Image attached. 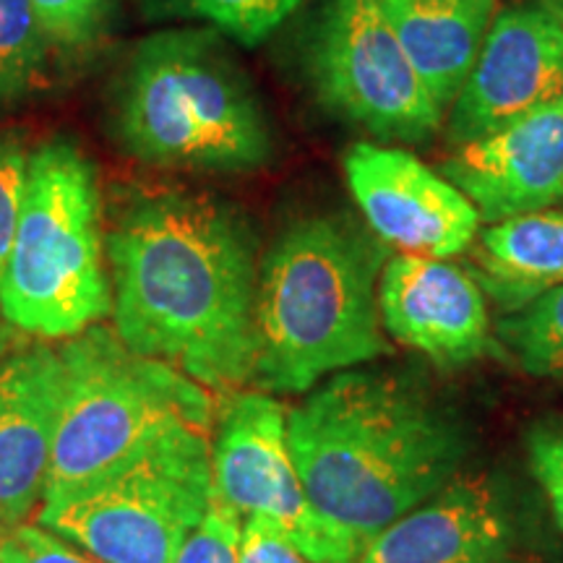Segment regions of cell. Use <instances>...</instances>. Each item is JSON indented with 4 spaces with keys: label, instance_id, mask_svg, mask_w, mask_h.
Listing matches in <instances>:
<instances>
[{
    "label": "cell",
    "instance_id": "3",
    "mask_svg": "<svg viewBox=\"0 0 563 563\" xmlns=\"http://www.w3.org/2000/svg\"><path fill=\"white\" fill-rule=\"evenodd\" d=\"M384 243L342 214L292 222L258 266L251 382L306 394L329 373L389 355L378 282Z\"/></svg>",
    "mask_w": 563,
    "mask_h": 563
},
{
    "label": "cell",
    "instance_id": "9",
    "mask_svg": "<svg viewBox=\"0 0 563 563\" xmlns=\"http://www.w3.org/2000/svg\"><path fill=\"white\" fill-rule=\"evenodd\" d=\"M214 496L241 519L277 525L311 563H357L363 545L316 511L287 443V410L269 394H238L211 441Z\"/></svg>",
    "mask_w": 563,
    "mask_h": 563
},
{
    "label": "cell",
    "instance_id": "8",
    "mask_svg": "<svg viewBox=\"0 0 563 563\" xmlns=\"http://www.w3.org/2000/svg\"><path fill=\"white\" fill-rule=\"evenodd\" d=\"M302 60L323 108L371 136L420 144L441 129L446 112L373 0H319Z\"/></svg>",
    "mask_w": 563,
    "mask_h": 563
},
{
    "label": "cell",
    "instance_id": "11",
    "mask_svg": "<svg viewBox=\"0 0 563 563\" xmlns=\"http://www.w3.org/2000/svg\"><path fill=\"white\" fill-rule=\"evenodd\" d=\"M344 178L384 245L428 258L460 256L473 245L481 228L475 203L407 150L355 144L344 154Z\"/></svg>",
    "mask_w": 563,
    "mask_h": 563
},
{
    "label": "cell",
    "instance_id": "13",
    "mask_svg": "<svg viewBox=\"0 0 563 563\" xmlns=\"http://www.w3.org/2000/svg\"><path fill=\"white\" fill-rule=\"evenodd\" d=\"M382 323L394 340L439 365L473 363L488 350L490 316L483 287L446 258L399 253L378 282Z\"/></svg>",
    "mask_w": 563,
    "mask_h": 563
},
{
    "label": "cell",
    "instance_id": "14",
    "mask_svg": "<svg viewBox=\"0 0 563 563\" xmlns=\"http://www.w3.org/2000/svg\"><path fill=\"white\" fill-rule=\"evenodd\" d=\"M441 175L485 222L545 211L563 201V97L490 136L454 146Z\"/></svg>",
    "mask_w": 563,
    "mask_h": 563
},
{
    "label": "cell",
    "instance_id": "22",
    "mask_svg": "<svg viewBox=\"0 0 563 563\" xmlns=\"http://www.w3.org/2000/svg\"><path fill=\"white\" fill-rule=\"evenodd\" d=\"M241 530L243 519L214 496L173 563H241Z\"/></svg>",
    "mask_w": 563,
    "mask_h": 563
},
{
    "label": "cell",
    "instance_id": "16",
    "mask_svg": "<svg viewBox=\"0 0 563 563\" xmlns=\"http://www.w3.org/2000/svg\"><path fill=\"white\" fill-rule=\"evenodd\" d=\"M443 112L467 81L498 0H373Z\"/></svg>",
    "mask_w": 563,
    "mask_h": 563
},
{
    "label": "cell",
    "instance_id": "21",
    "mask_svg": "<svg viewBox=\"0 0 563 563\" xmlns=\"http://www.w3.org/2000/svg\"><path fill=\"white\" fill-rule=\"evenodd\" d=\"M51 47L79 55L108 32L115 0H32Z\"/></svg>",
    "mask_w": 563,
    "mask_h": 563
},
{
    "label": "cell",
    "instance_id": "12",
    "mask_svg": "<svg viewBox=\"0 0 563 563\" xmlns=\"http://www.w3.org/2000/svg\"><path fill=\"white\" fill-rule=\"evenodd\" d=\"M527 519L501 477L456 475L378 532L357 563H522Z\"/></svg>",
    "mask_w": 563,
    "mask_h": 563
},
{
    "label": "cell",
    "instance_id": "20",
    "mask_svg": "<svg viewBox=\"0 0 563 563\" xmlns=\"http://www.w3.org/2000/svg\"><path fill=\"white\" fill-rule=\"evenodd\" d=\"M173 9L209 21L214 30L251 47L269 37L300 0H165Z\"/></svg>",
    "mask_w": 563,
    "mask_h": 563
},
{
    "label": "cell",
    "instance_id": "10",
    "mask_svg": "<svg viewBox=\"0 0 563 563\" xmlns=\"http://www.w3.org/2000/svg\"><path fill=\"white\" fill-rule=\"evenodd\" d=\"M561 97L563 0L504 5L449 108V144L462 146L490 136Z\"/></svg>",
    "mask_w": 563,
    "mask_h": 563
},
{
    "label": "cell",
    "instance_id": "24",
    "mask_svg": "<svg viewBox=\"0 0 563 563\" xmlns=\"http://www.w3.org/2000/svg\"><path fill=\"white\" fill-rule=\"evenodd\" d=\"M527 460L563 530V418H543L527 431Z\"/></svg>",
    "mask_w": 563,
    "mask_h": 563
},
{
    "label": "cell",
    "instance_id": "26",
    "mask_svg": "<svg viewBox=\"0 0 563 563\" xmlns=\"http://www.w3.org/2000/svg\"><path fill=\"white\" fill-rule=\"evenodd\" d=\"M241 563H311L298 551V545L262 517L243 519L241 530Z\"/></svg>",
    "mask_w": 563,
    "mask_h": 563
},
{
    "label": "cell",
    "instance_id": "27",
    "mask_svg": "<svg viewBox=\"0 0 563 563\" xmlns=\"http://www.w3.org/2000/svg\"><path fill=\"white\" fill-rule=\"evenodd\" d=\"M13 344H16V329H13L11 323L5 321V316L0 313V361L13 350Z\"/></svg>",
    "mask_w": 563,
    "mask_h": 563
},
{
    "label": "cell",
    "instance_id": "18",
    "mask_svg": "<svg viewBox=\"0 0 563 563\" xmlns=\"http://www.w3.org/2000/svg\"><path fill=\"white\" fill-rule=\"evenodd\" d=\"M51 51L32 0H0V115L37 95Z\"/></svg>",
    "mask_w": 563,
    "mask_h": 563
},
{
    "label": "cell",
    "instance_id": "6",
    "mask_svg": "<svg viewBox=\"0 0 563 563\" xmlns=\"http://www.w3.org/2000/svg\"><path fill=\"white\" fill-rule=\"evenodd\" d=\"M58 355L63 397L45 501L110 473L165 433L211 428L207 386L133 352L115 329L97 323Z\"/></svg>",
    "mask_w": 563,
    "mask_h": 563
},
{
    "label": "cell",
    "instance_id": "4",
    "mask_svg": "<svg viewBox=\"0 0 563 563\" xmlns=\"http://www.w3.org/2000/svg\"><path fill=\"white\" fill-rule=\"evenodd\" d=\"M112 123L131 157L165 170L245 173L272 154L262 104L214 32L170 30L141 42Z\"/></svg>",
    "mask_w": 563,
    "mask_h": 563
},
{
    "label": "cell",
    "instance_id": "1",
    "mask_svg": "<svg viewBox=\"0 0 563 563\" xmlns=\"http://www.w3.org/2000/svg\"><path fill=\"white\" fill-rule=\"evenodd\" d=\"M115 334L207 389L253 376L256 241L228 203L188 191L141 194L104 238Z\"/></svg>",
    "mask_w": 563,
    "mask_h": 563
},
{
    "label": "cell",
    "instance_id": "15",
    "mask_svg": "<svg viewBox=\"0 0 563 563\" xmlns=\"http://www.w3.org/2000/svg\"><path fill=\"white\" fill-rule=\"evenodd\" d=\"M63 397L58 350L32 344L0 361V532L45 501Z\"/></svg>",
    "mask_w": 563,
    "mask_h": 563
},
{
    "label": "cell",
    "instance_id": "17",
    "mask_svg": "<svg viewBox=\"0 0 563 563\" xmlns=\"http://www.w3.org/2000/svg\"><path fill=\"white\" fill-rule=\"evenodd\" d=\"M473 277L506 313L563 287V211H532L483 230Z\"/></svg>",
    "mask_w": 563,
    "mask_h": 563
},
{
    "label": "cell",
    "instance_id": "5",
    "mask_svg": "<svg viewBox=\"0 0 563 563\" xmlns=\"http://www.w3.org/2000/svg\"><path fill=\"white\" fill-rule=\"evenodd\" d=\"M100 211L97 167L74 141L34 146L0 277V313L16 332L70 340L112 313Z\"/></svg>",
    "mask_w": 563,
    "mask_h": 563
},
{
    "label": "cell",
    "instance_id": "7",
    "mask_svg": "<svg viewBox=\"0 0 563 563\" xmlns=\"http://www.w3.org/2000/svg\"><path fill=\"white\" fill-rule=\"evenodd\" d=\"M214 501L207 428H178L45 501L37 522L102 563H173Z\"/></svg>",
    "mask_w": 563,
    "mask_h": 563
},
{
    "label": "cell",
    "instance_id": "2",
    "mask_svg": "<svg viewBox=\"0 0 563 563\" xmlns=\"http://www.w3.org/2000/svg\"><path fill=\"white\" fill-rule=\"evenodd\" d=\"M287 443L316 511L363 548L460 475L470 433L418 378L350 368L287 412Z\"/></svg>",
    "mask_w": 563,
    "mask_h": 563
},
{
    "label": "cell",
    "instance_id": "19",
    "mask_svg": "<svg viewBox=\"0 0 563 563\" xmlns=\"http://www.w3.org/2000/svg\"><path fill=\"white\" fill-rule=\"evenodd\" d=\"M496 334L527 373L563 378V287L545 292L522 311L501 316Z\"/></svg>",
    "mask_w": 563,
    "mask_h": 563
},
{
    "label": "cell",
    "instance_id": "25",
    "mask_svg": "<svg viewBox=\"0 0 563 563\" xmlns=\"http://www.w3.org/2000/svg\"><path fill=\"white\" fill-rule=\"evenodd\" d=\"M0 563H102L42 525H19L0 532Z\"/></svg>",
    "mask_w": 563,
    "mask_h": 563
},
{
    "label": "cell",
    "instance_id": "23",
    "mask_svg": "<svg viewBox=\"0 0 563 563\" xmlns=\"http://www.w3.org/2000/svg\"><path fill=\"white\" fill-rule=\"evenodd\" d=\"M26 141L19 131H0V277L16 232L21 203H24L26 175H30Z\"/></svg>",
    "mask_w": 563,
    "mask_h": 563
}]
</instances>
